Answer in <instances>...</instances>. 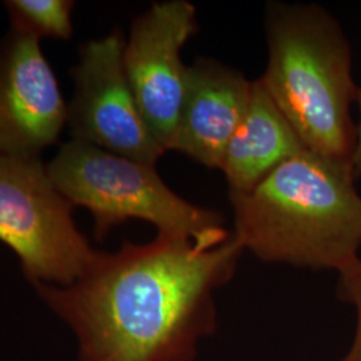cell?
<instances>
[{
    "instance_id": "obj_8",
    "label": "cell",
    "mask_w": 361,
    "mask_h": 361,
    "mask_svg": "<svg viewBox=\"0 0 361 361\" xmlns=\"http://www.w3.org/2000/svg\"><path fill=\"white\" fill-rule=\"evenodd\" d=\"M67 102L38 39H0V154L40 158L59 141Z\"/></svg>"
},
{
    "instance_id": "obj_13",
    "label": "cell",
    "mask_w": 361,
    "mask_h": 361,
    "mask_svg": "<svg viewBox=\"0 0 361 361\" xmlns=\"http://www.w3.org/2000/svg\"><path fill=\"white\" fill-rule=\"evenodd\" d=\"M359 107H360V121L356 126V141H355V150L352 155V169H353V174L356 178L361 177V89L357 94V99Z\"/></svg>"
},
{
    "instance_id": "obj_11",
    "label": "cell",
    "mask_w": 361,
    "mask_h": 361,
    "mask_svg": "<svg viewBox=\"0 0 361 361\" xmlns=\"http://www.w3.org/2000/svg\"><path fill=\"white\" fill-rule=\"evenodd\" d=\"M3 4L10 31L39 42L44 38L68 40L73 35V0H7Z\"/></svg>"
},
{
    "instance_id": "obj_2",
    "label": "cell",
    "mask_w": 361,
    "mask_h": 361,
    "mask_svg": "<svg viewBox=\"0 0 361 361\" xmlns=\"http://www.w3.org/2000/svg\"><path fill=\"white\" fill-rule=\"evenodd\" d=\"M355 180L348 162L305 149L249 192L231 193L233 235L265 262L341 271L361 246Z\"/></svg>"
},
{
    "instance_id": "obj_5",
    "label": "cell",
    "mask_w": 361,
    "mask_h": 361,
    "mask_svg": "<svg viewBox=\"0 0 361 361\" xmlns=\"http://www.w3.org/2000/svg\"><path fill=\"white\" fill-rule=\"evenodd\" d=\"M40 158L0 154V243L32 284L67 286L95 252Z\"/></svg>"
},
{
    "instance_id": "obj_10",
    "label": "cell",
    "mask_w": 361,
    "mask_h": 361,
    "mask_svg": "<svg viewBox=\"0 0 361 361\" xmlns=\"http://www.w3.org/2000/svg\"><path fill=\"white\" fill-rule=\"evenodd\" d=\"M307 147L271 101L261 80H252L245 116L228 145L219 170L229 193H245Z\"/></svg>"
},
{
    "instance_id": "obj_12",
    "label": "cell",
    "mask_w": 361,
    "mask_h": 361,
    "mask_svg": "<svg viewBox=\"0 0 361 361\" xmlns=\"http://www.w3.org/2000/svg\"><path fill=\"white\" fill-rule=\"evenodd\" d=\"M338 297L352 304L357 316L353 343L347 355L340 361H361V258L349 262L347 267L338 271Z\"/></svg>"
},
{
    "instance_id": "obj_9",
    "label": "cell",
    "mask_w": 361,
    "mask_h": 361,
    "mask_svg": "<svg viewBox=\"0 0 361 361\" xmlns=\"http://www.w3.org/2000/svg\"><path fill=\"white\" fill-rule=\"evenodd\" d=\"M252 94V80L214 59L188 66L178 126L170 150L209 169H219L225 150L241 125Z\"/></svg>"
},
{
    "instance_id": "obj_6",
    "label": "cell",
    "mask_w": 361,
    "mask_h": 361,
    "mask_svg": "<svg viewBox=\"0 0 361 361\" xmlns=\"http://www.w3.org/2000/svg\"><path fill=\"white\" fill-rule=\"evenodd\" d=\"M125 40L116 30L79 47V61L70 70L74 90L66 125L73 141L155 166L166 152L130 87L122 59Z\"/></svg>"
},
{
    "instance_id": "obj_3",
    "label": "cell",
    "mask_w": 361,
    "mask_h": 361,
    "mask_svg": "<svg viewBox=\"0 0 361 361\" xmlns=\"http://www.w3.org/2000/svg\"><path fill=\"white\" fill-rule=\"evenodd\" d=\"M268 65L258 78L304 146L348 162L356 141L350 104L348 39L335 18L316 4L269 3L265 13Z\"/></svg>"
},
{
    "instance_id": "obj_7",
    "label": "cell",
    "mask_w": 361,
    "mask_h": 361,
    "mask_svg": "<svg viewBox=\"0 0 361 361\" xmlns=\"http://www.w3.org/2000/svg\"><path fill=\"white\" fill-rule=\"evenodd\" d=\"M197 30L195 6L169 0L137 16L125 40L122 59L130 87L165 152L174 140L186 89L188 66L180 52Z\"/></svg>"
},
{
    "instance_id": "obj_1",
    "label": "cell",
    "mask_w": 361,
    "mask_h": 361,
    "mask_svg": "<svg viewBox=\"0 0 361 361\" xmlns=\"http://www.w3.org/2000/svg\"><path fill=\"white\" fill-rule=\"evenodd\" d=\"M244 247L232 235L205 249L157 234L95 252L73 284H32L77 337L80 361H194L217 328L216 290L231 281Z\"/></svg>"
},
{
    "instance_id": "obj_4",
    "label": "cell",
    "mask_w": 361,
    "mask_h": 361,
    "mask_svg": "<svg viewBox=\"0 0 361 361\" xmlns=\"http://www.w3.org/2000/svg\"><path fill=\"white\" fill-rule=\"evenodd\" d=\"M47 170L73 207L90 212L97 240L130 219L150 222L158 234L205 249L222 245L233 235L217 212L174 193L153 165L71 140L61 146Z\"/></svg>"
}]
</instances>
